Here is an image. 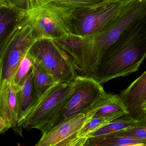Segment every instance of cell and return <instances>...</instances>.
<instances>
[{
    "label": "cell",
    "instance_id": "cell-23",
    "mask_svg": "<svg viewBox=\"0 0 146 146\" xmlns=\"http://www.w3.org/2000/svg\"><path fill=\"white\" fill-rule=\"evenodd\" d=\"M0 5L4 7H9L7 2V0H0Z\"/></svg>",
    "mask_w": 146,
    "mask_h": 146
},
{
    "label": "cell",
    "instance_id": "cell-19",
    "mask_svg": "<svg viewBox=\"0 0 146 146\" xmlns=\"http://www.w3.org/2000/svg\"><path fill=\"white\" fill-rule=\"evenodd\" d=\"M32 61L28 55L24 58L12 78L11 83L15 86L22 87L25 79L31 68Z\"/></svg>",
    "mask_w": 146,
    "mask_h": 146
},
{
    "label": "cell",
    "instance_id": "cell-1",
    "mask_svg": "<svg viewBox=\"0 0 146 146\" xmlns=\"http://www.w3.org/2000/svg\"><path fill=\"white\" fill-rule=\"evenodd\" d=\"M146 57V15L129 27L103 56L91 76L100 84L139 70Z\"/></svg>",
    "mask_w": 146,
    "mask_h": 146
},
{
    "label": "cell",
    "instance_id": "cell-20",
    "mask_svg": "<svg viewBox=\"0 0 146 146\" xmlns=\"http://www.w3.org/2000/svg\"><path fill=\"white\" fill-rule=\"evenodd\" d=\"M112 121L109 118L104 117H92L80 130L78 134L79 138H86V136Z\"/></svg>",
    "mask_w": 146,
    "mask_h": 146
},
{
    "label": "cell",
    "instance_id": "cell-27",
    "mask_svg": "<svg viewBox=\"0 0 146 146\" xmlns=\"http://www.w3.org/2000/svg\"><path fill=\"white\" fill-rule=\"evenodd\" d=\"M0 82H1V78H0Z\"/></svg>",
    "mask_w": 146,
    "mask_h": 146
},
{
    "label": "cell",
    "instance_id": "cell-28",
    "mask_svg": "<svg viewBox=\"0 0 146 146\" xmlns=\"http://www.w3.org/2000/svg\"><path fill=\"white\" fill-rule=\"evenodd\" d=\"M33 1H33H34V0H32Z\"/></svg>",
    "mask_w": 146,
    "mask_h": 146
},
{
    "label": "cell",
    "instance_id": "cell-4",
    "mask_svg": "<svg viewBox=\"0 0 146 146\" xmlns=\"http://www.w3.org/2000/svg\"><path fill=\"white\" fill-rule=\"evenodd\" d=\"M75 9L55 3L51 0H34L25 14L36 37L53 39L69 34V26Z\"/></svg>",
    "mask_w": 146,
    "mask_h": 146
},
{
    "label": "cell",
    "instance_id": "cell-17",
    "mask_svg": "<svg viewBox=\"0 0 146 146\" xmlns=\"http://www.w3.org/2000/svg\"><path fill=\"white\" fill-rule=\"evenodd\" d=\"M115 133L120 136L139 140L146 144V116L131 127Z\"/></svg>",
    "mask_w": 146,
    "mask_h": 146
},
{
    "label": "cell",
    "instance_id": "cell-25",
    "mask_svg": "<svg viewBox=\"0 0 146 146\" xmlns=\"http://www.w3.org/2000/svg\"><path fill=\"white\" fill-rule=\"evenodd\" d=\"M117 2H128L130 1H133V0H113Z\"/></svg>",
    "mask_w": 146,
    "mask_h": 146
},
{
    "label": "cell",
    "instance_id": "cell-22",
    "mask_svg": "<svg viewBox=\"0 0 146 146\" xmlns=\"http://www.w3.org/2000/svg\"><path fill=\"white\" fill-rule=\"evenodd\" d=\"M10 128H12L10 123L0 116V134L3 133Z\"/></svg>",
    "mask_w": 146,
    "mask_h": 146
},
{
    "label": "cell",
    "instance_id": "cell-26",
    "mask_svg": "<svg viewBox=\"0 0 146 146\" xmlns=\"http://www.w3.org/2000/svg\"><path fill=\"white\" fill-rule=\"evenodd\" d=\"M2 7H3V6H2V5H0V8Z\"/></svg>",
    "mask_w": 146,
    "mask_h": 146
},
{
    "label": "cell",
    "instance_id": "cell-2",
    "mask_svg": "<svg viewBox=\"0 0 146 146\" xmlns=\"http://www.w3.org/2000/svg\"><path fill=\"white\" fill-rule=\"evenodd\" d=\"M146 15V0L127 4L113 21L100 33L77 36V62L84 76H90L109 48L132 25Z\"/></svg>",
    "mask_w": 146,
    "mask_h": 146
},
{
    "label": "cell",
    "instance_id": "cell-24",
    "mask_svg": "<svg viewBox=\"0 0 146 146\" xmlns=\"http://www.w3.org/2000/svg\"><path fill=\"white\" fill-rule=\"evenodd\" d=\"M120 146H146V144H142V143H137V144H129V145Z\"/></svg>",
    "mask_w": 146,
    "mask_h": 146
},
{
    "label": "cell",
    "instance_id": "cell-13",
    "mask_svg": "<svg viewBox=\"0 0 146 146\" xmlns=\"http://www.w3.org/2000/svg\"><path fill=\"white\" fill-rule=\"evenodd\" d=\"M39 98L34 86L31 68L25 79L20 93L17 118L19 126L21 128V123Z\"/></svg>",
    "mask_w": 146,
    "mask_h": 146
},
{
    "label": "cell",
    "instance_id": "cell-7",
    "mask_svg": "<svg viewBox=\"0 0 146 146\" xmlns=\"http://www.w3.org/2000/svg\"><path fill=\"white\" fill-rule=\"evenodd\" d=\"M133 1L121 2L111 0L94 7L75 9L69 24V33L81 37L100 33L113 21L125 6Z\"/></svg>",
    "mask_w": 146,
    "mask_h": 146
},
{
    "label": "cell",
    "instance_id": "cell-10",
    "mask_svg": "<svg viewBox=\"0 0 146 146\" xmlns=\"http://www.w3.org/2000/svg\"><path fill=\"white\" fill-rule=\"evenodd\" d=\"M128 115L136 121L146 116L143 110L146 102V70L119 94Z\"/></svg>",
    "mask_w": 146,
    "mask_h": 146
},
{
    "label": "cell",
    "instance_id": "cell-15",
    "mask_svg": "<svg viewBox=\"0 0 146 146\" xmlns=\"http://www.w3.org/2000/svg\"><path fill=\"white\" fill-rule=\"evenodd\" d=\"M31 59L32 61L31 69L34 86L38 96L40 98L56 82L53 77L37 62L31 58Z\"/></svg>",
    "mask_w": 146,
    "mask_h": 146
},
{
    "label": "cell",
    "instance_id": "cell-8",
    "mask_svg": "<svg viewBox=\"0 0 146 146\" xmlns=\"http://www.w3.org/2000/svg\"><path fill=\"white\" fill-rule=\"evenodd\" d=\"M73 82L72 94L51 128L76 115L88 112L106 94L102 84L91 76L78 75Z\"/></svg>",
    "mask_w": 146,
    "mask_h": 146
},
{
    "label": "cell",
    "instance_id": "cell-6",
    "mask_svg": "<svg viewBox=\"0 0 146 146\" xmlns=\"http://www.w3.org/2000/svg\"><path fill=\"white\" fill-rule=\"evenodd\" d=\"M37 39L25 13H21L14 32L0 59V85L11 82L20 64Z\"/></svg>",
    "mask_w": 146,
    "mask_h": 146
},
{
    "label": "cell",
    "instance_id": "cell-9",
    "mask_svg": "<svg viewBox=\"0 0 146 146\" xmlns=\"http://www.w3.org/2000/svg\"><path fill=\"white\" fill-rule=\"evenodd\" d=\"M94 113L90 110L61 123L43 133L34 146H82L87 138H79V132L92 118Z\"/></svg>",
    "mask_w": 146,
    "mask_h": 146
},
{
    "label": "cell",
    "instance_id": "cell-18",
    "mask_svg": "<svg viewBox=\"0 0 146 146\" xmlns=\"http://www.w3.org/2000/svg\"><path fill=\"white\" fill-rule=\"evenodd\" d=\"M66 7L72 9L94 7L110 2L111 0H51Z\"/></svg>",
    "mask_w": 146,
    "mask_h": 146
},
{
    "label": "cell",
    "instance_id": "cell-21",
    "mask_svg": "<svg viewBox=\"0 0 146 146\" xmlns=\"http://www.w3.org/2000/svg\"><path fill=\"white\" fill-rule=\"evenodd\" d=\"M9 7L15 9L18 13H26L32 7V0H7Z\"/></svg>",
    "mask_w": 146,
    "mask_h": 146
},
{
    "label": "cell",
    "instance_id": "cell-16",
    "mask_svg": "<svg viewBox=\"0 0 146 146\" xmlns=\"http://www.w3.org/2000/svg\"><path fill=\"white\" fill-rule=\"evenodd\" d=\"M136 121L127 114L112 121L99 129L90 133L86 137L87 139L106 136L127 128L133 125Z\"/></svg>",
    "mask_w": 146,
    "mask_h": 146
},
{
    "label": "cell",
    "instance_id": "cell-11",
    "mask_svg": "<svg viewBox=\"0 0 146 146\" xmlns=\"http://www.w3.org/2000/svg\"><path fill=\"white\" fill-rule=\"evenodd\" d=\"M21 88L10 82L0 85V116L10 123L16 133L23 136L22 128L19 126L17 118Z\"/></svg>",
    "mask_w": 146,
    "mask_h": 146
},
{
    "label": "cell",
    "instance_id": "cell-3",
    "mask_svg": "<svg viewBox=\"0 0 146 146\" xmlns=\"http://www.w3.org/2000/svg\"><path fill=\"white\" fill-rule=\"evenodd\" d=\"M74 82L56 83L37 101L20 123L30 131L38 129L44 133L49 130L71 98Z\"/></svg>",
    "mask_w": 146,
    "mask_h": 146
},
{
    "label": "cell",
    "instance_id": "cell-14",
    "mask_svg": "<svg viewBox=\"0 0 146 146\" xmlns=\"http://www.w3.org/2000/svg\"><path fill=\"white\" fill-rule=\"evenodd\" d=\"M20 14L10 7L0 8V59L14 32Z\"/></svg>",
    "mask_w": 146,
    "mask_h": 146
},
{
    "label": "cell",
    "instance_id": "cell-5",
    "mask_svg": "<svg viewBox=\"0 0 146 146\" xmlns=\"http://www.w3.org/2000/svg\"><path fill=\"white\" fill-rule=\"evenodd\" d=\"M27 55L37 62L56 83L72 82L79 75L67 54L52 38L37 39Z\"/></svg>",
    "mask_w": 146,
    "mask_h": 146
},
{
    "label": "cell",
    "instance_id": "cell-12",
    "mask_svg": "<svg viewBox=\"0 0 146 146\" xmlns=\"http://www.w3.org/2000/svg\"><path fill=\"white\" fill-rule=\"evenodd\" d=\"M91 110L94 111L93 117H106L112 121L128 114L119 95L106 93Z\"/></svg>",
    "mask_w": 146,
    "mask_h": 146
}]
</instances>
